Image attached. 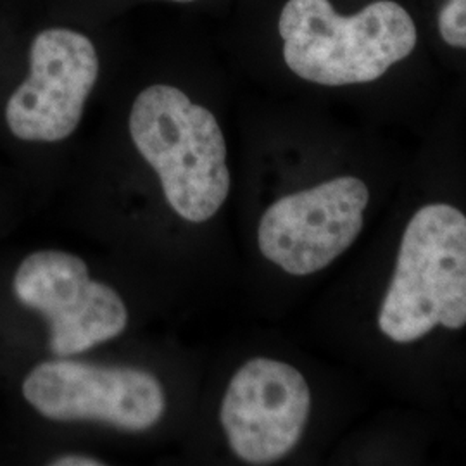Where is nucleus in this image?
Instances as JSON below:
<instances>
[{
	"label": "nucleus",
	"instance_id": "nucleus-11",
	"mask_svg": "<svg viewBox=\"0 0 466 466\" xmlns=\"http://www.w3.org/2000/svg\"><path fill=\"white\" fill-rule=\"evenodd\" d=\"M167 2H178V4H188V2H196V0H167Z\"/></svg>",
	"mask_w": 466,
	"mask_h": 466
},
{
	"label": "nucleus",
	"instance_id": "nucleus-8",
	"mask_svg": "<svg viewBox=\"0 0 466 466\" xmlns=\"http://www.w3.org/2000/svg\"><path fill=\"white\" fill-rule=\"evenodd\" d=\"M311 389L299 370L275 358H252L233 373L219 421L233 454L271 465L299 444L311 415Z\"/></svg>",
	"mask_w": 466,
	"mask_h": 466
},
{
	"label": "nucleus",
	"instance_id": "nucleus-3",
	"mask_svg": "<svg viewBox=\"0 0 466 466\" xmlns=\"http://www.w3.org/2000/svg\"><path fill=\"white\" fill-rule=\"evenodd\" d=\"M377 323L396 344L466 327V215L431 202L408 221Z\"/></svg>",
	"mask_w": 466,
	"mask_h": 466
},
{
	"label": "nucleus",
	"instance_id": "nucleus-6",
	"mask_svg": "<svg viewBox=\"0 0 466 466\" xmlns=\"http://www.w3.org/2000/svg\"><path fill=\"white\" fill-rule=\"evenodd\" d=\"M16 299L47 318L49 350L69 358L116 339L128 325L119 292L88 275L82 258L66 250H36L17 267Z\"/></svg>",
	"mask_w": 466,
	"mask_h": 466
},
{
	"label": "nucleus",
	"instance_id": "nucleus-2",
	"mask_svg": "<svg viewBox=\"0 0 466 466\" xmlns=\"http://www.w3.org/2000/svg\"><path fill=\"white\" fill-rule=\"evenodd\" d=\"M128 130L178 217L199 225L217 215L232 178L225 135L208 107L178 86L150 85L132 104Z\"/></svg>",
	"mask_w": 466,
	"mask_h": 466
},
{
	"label": "nucleus",
	"instance_id": "nucleus-1",
	"mask_svg": "<svg viewBox=\"0 0 466 466\" xmlns=\"http://www.w3.org/2000/svg\"><path fill=\"white\" fill-rule=\"evenodd\" d=\"M279 35L287 67L321 86L373 84L418 46L417 23L396 0H373L350 15L330 0H287Z\"/></svg>",
	"mask_w": 466,
	"mask_h": 466
},
{
	"label": "nucleus",
	"instance_id": "nucleus-4",
	"mask_svg": "<svg viewBox=\"0 0 466 466\" xmlns=\"http://www.w3.org/2000/svg\"><path fill=\"white\" fill-rule=\"evenodd\" d=\"M21 392L38 415L52 421H100L125 432H146L167 411L165 387L147 370L65 358L36 365Z\"/></svg>",
	"mask_w": 466,
	"mask_h": 466
},
{
	"label": "nucleus",
	"instance_id": "nucleus-9",
	"mask_svg": "<svg viewBox=\"0 0 466 466\" xmlns=\"http://www.w3.org/2000/svg\"><path fill=\"white\" fill-rule=\"evenodd\" d=\"M437 32L451 49L466 50V0H446L441 5Z\"/></svg>",
	"mask_w": 466,
	"mask_h": 466
},
{
	"label": "nucleus",
	"instance_id": "nucleus-7",
	"mask_svg": "<svg viewBox=\"0 0 466 466\" xmlns=\"http://www.w3.org/2000/svg\"><path fill=\"white\" fill-rule=\"evenodd\" d=\"M94 42L76 30H42L30 46V71L5 104V123L23 142L56 144L75 134L99 78Z\"/></svg>",
	"mask_w": 466,
	"mask_h": 466
},
{
	"label": "nucleus",
	"instance_id": "nucleus-10",
	"mask_svg": "<svg viewBox=\"0 0 466 466\" xmlns=\"http://www.w3.org/2000/svg\"><path fill=\"white\" fill-rule=\"evenodd\" d=\"M52 466H102L106 465V461H102L96 456L90 454H63L57 456L56 460L50 461Z\"/></svg>",
	"mask_w": 466,
	"mask_h": 466
},
{
	"label": "nucleus",
	"instance_id": "nucleus-5",
	"mask_svg": "<svg viewBox=\"0 0 466 466\" xmlns=\"http://www.w3.org/2000/svg\"><path fill=\"white\" fill-rule=\"evenodd\" d=\"M368 202L367 184L350 175L289 194L263 213L258 248L292 277L315 275L358 240Z\"/></svg>",
	"mask_w": 466,
	"mask_h": 466
}]
</instances>
